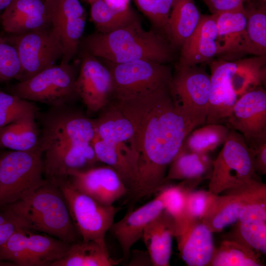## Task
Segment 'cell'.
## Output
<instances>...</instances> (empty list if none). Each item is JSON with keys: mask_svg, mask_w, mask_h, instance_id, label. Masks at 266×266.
<instances>
[{"mask_svg": "<svg viewBox=\"0 0 266 266\" xmlns=\"http://www.w3.org/2000/svg\"><path fill=\"white\" fill-rule=\"evenodd\" d=\"M170 84L112 102L133 129L136 174L129 193L131 205L163 186L168 166L186 136L205 124L182 108Z\"/></svg>", "mask_w": 266, "mask_h": 266, "instance_id": "cell-1", "label": "cell"}, {"mask_svg": "<svg viewBox=\"0 0 266 266\" xmlns=\"http://www.w3.org/2000/svg\"><path fill=\"white\" fill-rule=\"evenodd\" d=\"M40 121L37 145L48 181L67 179L69 171L85 170L99 162L92 145V120L62 104L52 106Z\"/></svg>", "mask_w": 266, "mask_h": 266, "instance_id": "cell-2", "label": "cell"}, {"mask_svg": "<svg viewBox=\"0 0 266 266\" xmlns=\"http://www.w3.org/2000/svg\"><path fill=\"white\" fill-rule=\"evenodd\" d=\"M85 51L112 64L148 60L167 64L173 59L172 47L162 35L145 30L139 18L106 33H93L83 41Z\"/></svg>", "mask_w": 266, "mask_h": 266, "instance_id": "cell-3", "label": "cell"}, {"mask_svg": "<svg viewBox=\"0 0 266 266\" xmlns=\"http://www.w3.org/2000/svg\"><path fill=\"white\" fill-rule=\"evenodd\" d=\"M0 210L29 231L43 232L71 244L79 240L64 197L59 187L49 181Z\"/></svg>", "mask_w": 266, "mask_h": 266, "instance_id": "cell-4", "label": "cell"}, {"mask_svg": "<svg viewBox=\"0 0 266 266\" xmlns=\"http://www.w3.org/2000/svg\"><path fill=\"white\" fill-rule=\"evenodd\" d=\"M37 146L28 151H10L0 156V209L23 199L48 181Z\"/></svg>", "mask_w": 266, "mask_h": 266, "instance_id": "cell-5", "label": "cell"}, {"mask_svg": "<svg viewBox=\"0 0 266 266\" xmlns=\"http://www.w3.org/2000/svg\"><path fill=\"white\" fill-rule=\"evenodd\" d=\"M53 184L62 192L72 222L82 240L94 241L107 247L105 235L119 208L102 204L78 191L67 178Z\"/></svg>", "mask_w": 266, "mask_h": 266, "instance_id": "cell-6", "label": "cell"}, {"mask_svg": "<svg viewBox=\"0 0 266 266\" xmlns=\"http://www.w3.org/2000/svg\"><path fill=\"white\" fill-rule=\"evenodd\" d=\"M223 147L212 161L208 191L218 195L254 179L256 172L252 154L241 133L230 129Z\"/></svg>", "mask_w": 266, "mask_h": 266, "instance_id": "cell-7", "label": "cell"}, {"mask_svg": "<svg viewBox=\"0 0 266 266\" xmlns=\"http://www.w3.org/2000/svg\"><path fill=\"white\" fill-rule=\"evenodd\" d=\"M18 53L20 69L15 77L18 82L27 80L62 60L63 50L55 30L49 27L24 33L11 34L5 38Z\"/></svg>", "mask_w": 266, "mask_h": 266, "instance_id": "cell-8", "label": "cell"}, {"mask_svg": "<svg viewBox=\"0 0 266 266\" xmlns=\"http://www.w3.org/2000/svg\"><path fill=\"white\" fill-rule=\"evenodd\" d=\"M77 76L72 65L61 63L27 80L18 82L12 87L11 94L30 101L52 106L66 104L77 96L75 90Z\"/></svg>", "mask_w": 266, "mask_h": 266, "instance_id": "cell-9", "label": "cell"}, {"mask_svg": "<svg viewBox=\"0 0 266 266\" xmlns=\"http://www.w3.org/2000/svg\"><path fill=\"white\" fill-rule=\"evenodd\" d=\"M110 64L113 100L129 98L171 83V68L166 64L148 60Z\"/></svg>", "mask_w": 266, "mask_h": 266, "instance_id": "cell-10", "label": "cell"}, {"mask_svg": "<svg viewBox=\"0 0 266 266\" xmlns=\"http://www.w3.org/2000/svg\"><path fill=\"white\" fill-rule=\"evenodd\" d=\"M266 201V185L254 179L215 195L201 222L212 233L235 223L242 210L252 203Z\"/></svg>", "mask_w": 266, "mask_h": 266, "instance_id": "cell-11", "label": "cell"}, {"mask_svg": "<svg viewBox=\"0 0 266 266\" xmlns=\"http://www.w3.org/2000/svg\"><path fill=\"white\" fill-rule=\"evenodd\" d=\"M242 134L249 148L266 141V91L258 87L238 98L226 120Z\"/></svg>", "mask_w": 266, "mask_h": 266, "instance_id": "cell-12", "label": "cell"}, {"mask_svg": "<svg viewBox=\"0 0 266 266\" xmlns=\"http://www.w3.org/2000/svg\"><path fill=\"white\" fill-rule=\"evenodd\" d=\"M51 26L57 33L63 50L62 64L69 63L77 53L86 16L78 0H45Z\"/></svg>", "mask_w": 266, "mask_h": 266, "instance_id": "cell-13", "label": "cell"}, {"mask_svg": "<svg viewBox=\"0 0 266 266\" xmlns=\"http://www.w3.org/2000/svg\"><path fill=\"white\" fill-rule=\"evenodd\" d=\"M171 90L182 108L206 122L210 92V76L203 66L176 68Z\"/></svg>", "mask_w": 266, "mask_h": 266, "instance_id": "cell-14", "label": "cell"}, {"mask_svg": "<svg viewBox=\"0 0 266 266\" xmlns=\"http://www.w3.org/2000/svg\"><path fill=\"white\" fill-rule=\"evenodd\" d=\"M75 90L91 113L100 111L112 98V81L109 68L85 51L75 81Z\"/></svg>", "mask_w": 266, "mask_h": 266, "instance_id": "cell-15", "label": "cell"}, {"mask_svg": "<svg viewBox=\"0 0 266 266\" xmlns=\"http://www.w3.org/2000/svg\"><path fill=\"white\" fill-rule=\"evenodd\" d=\"M67 179L75 189L105 205H113L129 192L119 173L107 165L71 170Z\"/></svg>", "mask_w": 266, "mask_h": 266, "instance_id": "cell-16", "label": "cell"}, {"mask_svg": "<svg viewBox=\"0 0 266 266\" xmlns=\"http://www.w3.org/2000/svg\"><path fill=\"white\" fill-rule=\"evenodd\" d=\"M212 233L201 220L187 219L176 224L178 249L189 266H206L215 250Z\"/></svg>", "mask_w": 266, "mask_h": 266, "instance_id": "cell-17", "label": "cell"}, {"mask_svg": "<svg viewBox=\"0 0 266 266\" xmlns=\"http://www.w3.org/2000/svg\"><path fill=\"white\" fill-rule=\"evenodd\" d=\"M176 68L207 63L218 53L216 15L201 14L199 23L182 46Z\"/></svg>", "mask_w": 266, "mask_h": 266, "instance_id": "cell-18", "label": "cell"}, {"mask_svg": "<svg viewBox=\"0 0 266 266\" xmlns=\"http://www.w3.org/2000/svg\"><path fill=\"white\" fill-rule=\"evenodd\" d=\"M216 15L218 46L216 57L227 61L243 58L247 55L244 8Z\"/></svg>", "mask_w": 266, "mask_h": 266, "instance_id": "cell-19", "label": "cell"}, {"mask_svg": "<svg viewBox=\"0 0 266 266\" xmlns=\"http://www.w3.org/2000/svg\"><path fill=\"white\" fill-rule=\"evenodd\" d=\"M0 19L3 30L11 34L51 26L45 0H12L0 14Z\"/></svg>", "mask_w": 266, "mask_h": 266, "instance_id": "cell-20", "label": "cell"}, {"mask_svg": "<svg viewBox=\"0 0 266 266\" xmlns=\"http://www.w3.org/2000/svg\"><path fill=\"white\" fill-rule=\"evenodd\" d=\"M164 210L157 196L136 209H131L123 218L112 224L109 231L118 242L124 258L129 256L132 247L142 237L148 224Z\"/></svg>", "mask_w": 266, "mask_h": 266, "instance_id": "cell-21", "label": "cell"}, {"mask_svg": "<svg viewBox=\"0 0 266 266\" xmlns=\"http://www.w3.org/2000/svg\"><path fill=\"white\" fill-rule=\"evenodd\" d=\"M225 237L240 243L261 255L266 254V201L250 204L240 213Z\"/></svg>", "mask_w": 266, "mask_h": 266, "instance_id": "cell-22", "label": "cell"}, {"mask_svg": "<svg viewBox=\"0 0 266 266\" xmlns=\"http://www.w3.org/2000/svg\"><path fill=\"white\" fill-rule=\"evenodd\" d=\"M207 63L211 71V86L205 124H220L229 117L238 97L227 79L226 61L218 58Z\"/></svg>", "mask_w": 266, "mask_h": 266, "instance_id": "cell-23", "label": "cell"}, {"mask_svg": "<svg viewBox=\"0 0 266 266\" xmlns=\"http://www.w3.org/2000/svg\"><path fill=\"white\" fill-rule=\"evenodd\" d=\"M176 231L175 219L165 210L145 228L141 238L153 266H169Z\"/></svg>", "mask_w": 266, "mask_h": 266, "instance_id": "cell-24", "label": "cell"}, {"mask_svg": "<svg viewBox=\"0 0 266 266\" xmlns=\"http://www.w3.org/2000/svg\"><path fill=\"white\" fill-rule=\"evenodd\" d=\"M227 76L230 86L238 98L266 81V56L226 61Z\"/></svg>", "mask_w": 266, "mask_h": 266, "instance_id": "cell-25", "label": "cell"}, {"mask_svg": "<svg viewBox=\"0 0 266 266\" xmlns=\"http://www.w3.org/2000/svg\"><path fill=\"white\" fill-rule=\"evenodd\" d=\"M212 161L207 154L190 152L181 147L168 166L164 185L170 180H181L196 186L203 179L210 178Z\"/></svg>", "mask_w": 266, "mask_h": 266, "instance_id": "cell-26", "label": "cell"}, {"mask_svg": "<svg viewBox=\"0 0 266 266\" xmlns=\"http://www.w3.org/2000/svg\"><path fill=\"white\" fill-rule=\"evenodd\" d=\"M36 109L0 127V148L28 151L38 145L39 131L36 122Z\"/></svg>", "mask_w": 266, "mask_h": 266, "instance_id": "cell-27", "label": "cell"}, {"mask_svg": "<svg viewBox=\"0 0 266 266\" xmlns=\"http://www.w3.org/2000/svg\"><path fill=\"white\" fill-rule=\"evenodd\" d=\"M167 36L171 46L181 48L197 27L201 14L194 0H174Z\"/></svg>", "mask_w": 266, "mask_h": 266, "instance_id": "cell-28", "label": "cell"}, {"mask_svg": "<svg viewBox=\"0 0 266 266\" xmlns=\"http://www.w3.org/2000/svg\"><path fill=\"white\" fill-rule=\"evenodd\" d=\"M100 111L98 118L92 120L96 134L105 141L128 142L134 147L133 126L118 107L110 102Z\"/></svg>", "mask_w": 266, "mask_h": 266, "instance_id": "cell-29", "label": "cell"}, {"mask_svg": "<svg viewBox=\"0 0 266 266\" xmlns=\"http://www.w3.org/2000/svg\"><path fill=\"white\" fill-rule=\"evenodd\" d=\"M120 262L110 257L107 247L92 241L78 240L71 244L66 254L51 266H114Z\"/></svg>", "mask_w": 266, "mask_h": 266, "instance_id": "cell-30", "label": "cell"}, {"mask_svg": "<svg viewBox=\"0 0 266 266\" xmlns=\"http://www.w3.org/2000/svg\"><path fill=\"white\" fill-rule=\"evenodd\" d=\"M246 17L247 54L266 56V0H244Z\"/></svg>", "mask_w": 266, "mask_h": 266, "instance_id": "cell-31", "label": "cell"}, {"mask_svg": "<svg viewBox=\"0 0 266 266\" xmlns=\"http://www.w3.org/2000/svg\"><path fill=\"white\" fill-rule=\"evenodd\" d=\"M71 243L56 237L28 233L27 247L33 266H51L62 258Z\"/></svg>", "mask_w": 266, "mask_h": 266, "instance_id": "cell-32", "label": "cell"}, {"mask_svg": "<svg viewBox=\"0 0 266 266\" xmlns=\"http://www.w3.org/2000/svg\"><path fill=\"white\" fill-rule=\"evenodd\" d=\"M260 255L236 241L226 239L215 248L209 266H262Z\"/></svg>", "mask_w": 266, "mask_h": 266, "instance_id": "cell-33", "label": "cell"}, {"mask_svg": "<svg viewBox=\"0 0 266 266\" xmlns=\"http://www.w3.org/2000/svg\"><path fill=\"white\" fill-rule=\"evenodd\" d=\"M230 129L221 124H207L191 131L185 138L182 148L193 152L207 154L225 142Z\"/></svg>", "mask_w": 266, "mask_h": 266, "instance_id": "cell-34", "label": "cell"}, {"mask_svg": "<svg viewBox=\"0 0 266 266\" xmlns=\"http://www.w3.org/2000/svg\"><path fill=\"white\" fill-rule=\"evenodd\" d=\"M91 18L99 33H106L122 28L138 19L131 8L118 10L109 6L103 0L92 2Z\"/></svg>", "mask_w": 266, "mask_h": 266, "instance_id": "cell-35", "label": "cell"}, {"mask_svg": "<svg viewBox=\"0 0 266 266\" xmlns=\"http://www.w3.org/2000/svg\"><path fill=\"white\" fill-rule=\"evenodd\" d=\"M29 230L24 228L15 232L0 246V264L33 266L27 247Z\"/></svg>", "mask_w": 266, "mask_h": 266, "instance_id": "cell-36", "label": "cell"}, {"mask_svg": "<svg viewBox=\"0 0 266 266\" xmlns=\"http://www.w3.org/2000/svg\"><path fill=\"white\" fill-rule=\"evenodd\" d=\"M157 197L161 200L164 209L178 221L185 216L186 194L192 190L183 181L178 185L163 186Z\"/></svg>", "mask_w": 266, "mask_h": 266, "instance_id": "cell-37", "label": "cell"}, {"mask_svg": "<svg viewBox=\"0 0 266 266\" xmlns=\"http://www.w3.org/2000/svg\"><path fill=\"white\" fill-rule=\"evenodd\" d=\"M36 109L32 101L0 90V127L16 121L30 111Z\"/></svg>", "mask_w": 266, "mask_h": 266, "instance_id": "cell-38", "label": "cell"}, {"mask_svg": "<svg viewBox=\"0 0 266 266\" xmlns=\"http://www.w3.org/2000/svg\"><path fill=\"white\" fill-rule=\"evenodd\" d=\"M174 0H135L140 11L166 36L168 21Z\"/></svg>", "mask_w": 266, "mask_h": 266, "instance_id": "cell-39", "label": "cell"}, {"mask_svg": "<svg viewBox=\"0 0 266 266\" xmlns=\"http://www.w3.org/2000/svg\"><path fill=\"white\" fill-rule=\"evenodd\" d=\"M20 69L15 47L0 36V82L15 79Z\"/></svg>", "mask_w": 266, "mask_h": 266, "instance_id": "cell-40", "label": "cell"}, {"mask_svg": "<svg viewBox=\"0 0 266 266\" xmlns=\"http://www.w3.org/2000/svg\"><path fill=\"white\" fill-rule=\"evenodd\" d=\"M215 195L208 191H187L185 214L188 218L201 220Z\"/></svg>", "mask_w": 266, "mask_h": 266, "instance_id": "cell-41", "label": "cell"}, {"mask_svg": "<svg viewBox=\"0 0 266 266\" xmlns=\"http://www.w3.org/2000/svg\"><path fill=\"white\" fill-rule=\"evenodd\" d=\"M211 14L244 8V0H203Z\"/></svg>", "mask_w": 266, "mask_h": 266, "instance_id": "cell-42", "label": "cell"}, {"mask_svg": "<svg viewBox=\"0 0 266 266\" xmlns=\"http://www.w3.org/2000/svg\"><path fill=\"white\" fill-rule=\"evenodd\" d=\"M250 150L254 169L257 173H266V141L249 148Z\"/></svg>", "mask_w": 266, "mask_h": 266, "instance_id": "cell-43", "label": "cell"}, {"mask_svg": "<svg viewBox=\"0 0 266 266\" xmlns=\"http://www.w3.org/2000/svg\"><path fill=\"white\" fill-rule=\"evenodd\" d=\"M22 228L24 227L15 220L0 225V246L3 244L15 232Z\"/></svg>", "mask_w": 266, "mask_h": 266, "instance_id": "cell-44", "label": "cell"}, {"mask_svg": "<svg viewBox=\"0 0 266 266\" xmlns=\"http://www.w3.org/2000/svg\"><path fill=\"white\" fill-rule=\"evenodd\" d=\"M110 7L118 10H124L130 7V0H103Z\"/></svg>", "mask_w": 266, "mask_h": 266, "instance_id": "cell-45", "label": "cell"}, {"mask_svg": "<svg viewBox=\"0 0 266 266\" xmlns=\"http://www.w3.org/2000/svg\"><path fill=\"white\" fill-rule=\"evenodd\" d=\"M14 220L7 213L0 210V226Z\"/></svg>", "mask_w": 266, "mask_h": 266, "instance_id": "cell-46", "label": "cell"}, {"mask_svg": "<svg viewBox=\"0 0 266 266\" xmlns=\"http://www.w3.org/2000/svg\"><path fill=\"white\" fill-rule=\"evenodd\" d=\"M11 1L12 0H0V15Z\"/></svg>", "mask_w": 266, "mask_h": 266, "instance_id": "cell-47", "label": "cell"}]
</instances>
